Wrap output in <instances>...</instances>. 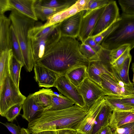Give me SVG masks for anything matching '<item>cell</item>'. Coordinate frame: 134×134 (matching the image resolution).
<instances>
[{"label":"cell","mask_w":134,"mask_h":134,"mask_svg":"<svg viewBox=\"0 0 134 134\" xmlns=\"http://www.w3.org/2000/svg\"><path fill=\"white\" fill-rule=\"evenodd\" d=\"M54 87L75 104L82 107H86L77 87L70 81L65 75H58Z\"/></svg>","instance_id":"cell-8"},{"label":"cell","mask_w":134,"mask_h":134,"mask_svg":"<svg viewBox=\"0 0 134 134\" xmlns=\"http://www.w3.org/2000/svg\"><path fill=\"white\" fill-rule=\"evenodd\" d=\"M10 35L11 49L13 55L18 60L24 65L21 48L12 25H11L10 28Z\"/></svg>","instance_id":"cell-30"},{"label":"cell","mask_w":134,"mask_h":134,"mask_svg":"<svg viewBox=\"0 0 134 134\" xmlns=\"http://www.w3.org/2000/svg\"><path fill=\"white\" fill-rule=\"evenodd\" d=\"M11 25L9 18L4 15H0V53L5 50L11 49Z\"/></svg>","instance_id":"cell-17"},{"label":"cell","mask_w":134,"mask_h":134,"mask_svg":"<svg viewBox=\"0 0 134 134\" xmlns=\"http://www.w3.org/2000/svg\"><path fill=\"white\" fill-rule=\"evenodd\" d=\"M134 122V111L113 110L108 126L113 131L124 124Z\"/></svg>","instance_id":"cell-16"},{"label":"cell","mask_w":134,"mask_h":134,"mask_svg":"<svg viewBox=\"0 0 134 134\" xmlns=\"http://www.w3.org/2000/svg\"><path fill=\"white\" fill-rule=\"evenodd\" d=\"M111 0H90L88 7L86 12H88L95 9L107 5Z\"/></svg>","instance_id":"cell-41"},{"label":"cell","mask_w":134,"mask_h":134,"mask_svg":"<svg viewBox=\"0 0 134 134\" xmlns=\"http://www.w3.org/2000/svg\"><path fill=\"white\" fill-rule=\"evenodd\" d=\"M118 3L123 14L134 15V0H119Z\"/></svg>","instance_id":"cell-34"},{"label":"cell","mask_w":134,"mask_h":134,"mask_svg":"<svg viewBox=\"0 0 134 134\" xmlns=\"http://www.w3.org/2000/svg\"><path fill=\"white\" fill-rule=\"evenodd\" d=\"M104 96L99 98L90 108L85 117L76 130L78 134H92L94 122L105 102Z\"/></svg>","instance_id":"cell-12"},{"label":"cell","mask_w":134,"mask_h":134,"mask_svg":"<svg viewBox=\"0 0 134 134\" xmlns=\"http://www.w3.org/2000/svg\"><path fill=\"white\" fill-rule=\"evenodd\" d=\"M131 49L130 47H129L124 53L112 64V66L115 70L117 71L120 69L124 61L130 54V52Z\"/></svg>","instance_id":"cell-40"},{"label":"cell","mask_w":134,"mask_h":134,"mask_svg":"<svg viewBox=\"0 0 134 134\" xmlns=\"http://www.w3.org/2000/svg\"><path fill=\"white\" fill-rule=\"evenodd\" d=\"M77 0H35V3L44 7L57 8L66 5L74 4Z\"/></svg>","instance_id":"cell-31"},{"label":"cell","mask_w":134,"mask_h":134,"mask_svg":"<svg viewBox=\"0 0 134 134\" xmlns=\"http://www.w3.org/2000/svg\"><path fill=\"white\" fill-rule=\"evenodd\" d=\"M54 93L51 89L42 88L33 94L37 103L45 111L52 106V96Z\"/></svg>","instance_id":"cell-22"},{"label":"cell","mask_w":134,"mask_h":134,"mask_svg":"<svg viewBox=\"0 0 134 134\" xmlns=\"http://www.w3.org/2000/svg\"><path fill=\"white\" fill-rule=\"evenodd\" d=\"M60 36L56 27L54 31L41 38L36 40L30 39L35 63L43 56L46 49L56 41Z\"/></svg>","instance_id":"cell-13"},{"label":"cell","mask_w":134,"mask_h":134,"mask_svg":"<svg viewBox=\"0 0 134 134\" xmlns=\"http://www.w3.org/2000/svg\"><path fill=\"white\" fill-rule=\"evenodd\" d=\"M26 98L20 92L9 73L0 90V115L3 116L13 106L18 104H23Z\"/></svg>","instance_id":"cell-6"},{"label":"cell","mask_w":134,"mask_h":134,"mask_svg":"<svg viewBox=\"0 0 134 134\" xmlns=\"http://www.w3.org/2000/svg\"><path fill=\"white\" fill-rule=\"evenodd\" d=\"M89 109L75 104L64 109L45 111L39 118L29 123L28 129L32 134L46 130H76Z\"/></svg>","instance_id":"cell-2"},{"label":"cell","mask_w":134,"mask_h":134,"mask_svg":"<svg viewBox=\"0 0 134 134\" xmlns=\"http://www.w3.org/2000/svg\"><path fill=\"white\" fill-rule=\"evenodd\" d=\"M86 10L80 11L60 22L57 27L61 36L78 37L81 20Z\"/></svg>","instance_id":"cell-11"},{"label":"cell","mask_w":134,"mask_h":134,"mask_svg":"<svg viewBox=\"0 0 134 134\" xmlns=\"http://www.w3.org/2000/svg\"><path fill=\"white\" fill-rule=\"evenodd\" d=\"M130 46L125 44L110 51V56L111 64L114 63Z\"/></svg>","instance_id":"cell-38"},{"label":"cell","mask_w":134,"mask_h":134,"mask_svg":"<svg viewBox=\"0 0 134 134\" xmlns=\"http://www.w3.org/2000/svg\"><path fill=\"white\" fill-rule=\"evenodd\" d=\"M106 5L86 12L82 17L78 37L84 43L93 31L99 17Z\"/></svg>","instance_id":"cell-10"},{"label":"cell","mask_w":134,"mask_h":134,"mask_svg":"<svg viewBox=\"0 0 134 134\" xmlns=\"http://www.w3.org/2000/svg\"><path fill=\"white\" fill-rule=\"evenodd\" d=\"M113 110L105 102L94 122L92 134H96L101 129L109 125L110 117Z\"/></svg>","instance_id":"cell-20"},{"label":"cell","mask_w":134,"mask_h":134,"mask_svg":"<svg viewBox=\"0 0 134 134\" xmlns=\"http://www.w3.org/2000/svg\"><path fill=\"white\" fill-rule=\"evenodd\" d=\"M76 87L85 106L89 108L99 98L105 96L101 88L88 76Z\"/></svg>","instance_id":"cell-9"},{"label":"cell","mask_w":134,"mask_h":134,"mask_svg":"<svg viewBox=\"0 0 134 134\" xmlns=\"http://www.w3.org/2000/svg\"><path fill=\"white\" fill-rule=\"evenodd\" d=\"M113 134H134V122L124 124L116 129Z\"/></svg>","instance_id":"cell-37"},{"label":"cell","mask_w":134,"mask_h":134,"mask_svg":"<svg viewBox=\"0 0 134 134\" xmlns=\"http://www.w3.org/2000/svg\"><path fill=\"white\" fill-rule=\"evenodd\" d=\"M52 106L48 110L55 111L64 109L69 108L74 104V103L61 94L54 93L52 96Z\"/></svg>","instance_id":"cell-27"},{"label":"cell","mask_w":134,"mask_h":134,"mask_svg":"<svg viewBox=\"0 0 134 134\" xmlns=\"http://www.w3.org/2000/svg\"><path fill=\"white\" fill-rule=\"evenodd\" d=\"M80 51L90 62H95L99 60V55L89 46L84 43L80 44Z\"/></svg>","instance_id":"cell-33"},{"label":"cell","mask_w":134,"mask_h":134,"mask_svg":"<svg viewBox=\"0 0 134 134\" xmlns=\"http://www.w3.org/2000/svg\"><path fill=\"white\" fill-rule=\"evenodd\" d=\"M84 43L89 46L97 54L102 48L100 45H98L96 43L93 37H89L85 40Z\"/></svg>","instance_id":"cell-42"},{"label":"cell","mask_w":134,"mask_h":134,"mask_svg":"<svg viewBox=\"0 0 134 134\" xmlns=\"http://www.w3.org/2000/svg\"><path fill=\"white\" fill-rule=\"evenodd\" d=\"M111 70V66L104 65L98 61L90 63L87 67V72L88 77L101 88L100 75Z\"/></svg>","instance_id":"cell-18"},{"label":"cell","mask_w":134,"mask_h":134,"mask_svg":"<svg viewBox=\"0 0 134 134\" xmlns=\"http://www.w3.org/2000/svg\"><path fill=\"white\" fill-rule=\"evenodd\" d=\"M13 9L9 0H0V15H4L5 12Z\"/></svg>","instance_id":"cell-43"},{"label":"cell","mask_w":134,"mask_h":134,"mask_svg":"<svg viewBox=\"0 0 134 134\" xmlns=\"http://www.w3.org/2000/svg\"><path fill=\"white\" fill-rule=\"evenodd\" d=\"M80 11V10L75 3L67 9L49 17L44 24L40 25V26L42 27L49 26L61 22Z\"/></svg>","instance_id":"cell-21"},{"label":"cell","mask_w":134,"mask_h":134,"mask_svg":"<svg viewBox=\"0 0 134 134\" xmlns=\"http://www.w3.org/2000/svg\"><path fill=\"white\" fill-rule=\"evenodd\" d=\"M121 100L125 104L134 106V94L119 97Z\"/></svg>","instance_id":"cell-45"},{"label":"cell","mask_w":134,"mask_h":134,"mask_svg":"<svg viewBox=\"0 0 134 134\" xmlns=\"http://www.w3.org/2000/svg\"><path fill=\"white\" fill-rule=\"evenodd\" d=\"M72 5L69 4L57 8H50L40 6L35 2V11L37 19L44 21L46 20L49 17L67 9Z\"/></svg>","instance_id":"cell-23"},{"label":"cell","mask_w":134,"mask_h":134,"mask_svg":"<svg viewBox=\"0 0 134 134\" xmlns=\"http://www.w3.org/2000/svg\"><path fill=\"white\" fill-rule=\"evenodd\" d=\"M96 134H113V132L109 126H107L101 129Z\"/></svg>","instance_id":"cell-48"},{"label":"cell","mask_w":134,"mask_h":134,"mask_svg":"<svg viewBox=\"0 0 134 134\" xmlns=\"http://www.w3.org/2000/svg\"><path fill=\"white\" fill-rule=\"evenodd\" d=\"M105 103L113 110L121 111H134V106L126 105L121 100L120 98L109 96H105Z\"/></svg>","instance_id":"cell-29"},{"label":"cell","mask_w":134,"mask_h":134,"mask_svg":"<svg viewBox=\"0 0 134 134\" xmlns=\"http://www.w3.org/2000/svg\"><path fill=\"white\" fill-rule=\"evenodd\" d=\"M117 26L105 36L100 45L103 48L111 51L125 44L134 47V15L122 13Z\"/></svg>","instance_id":"cell-4"},{"label":"cell","mask_w":134,"mask_h":134,"mask_svg":"<svg viewBox=\"0 0 134 134\" xmlns=\"http://www.w3.org/2000/svg\"><path fill=\"white\" fill-rule=\"evenodd\" d=\"M87 67L81 66L74 69L66 74L70 81L77 87L88 76Z\"/></svg>","instance_id":"cell-25"},{"label":"cell","mask_w":134,"mask_h":134,"mask_svg":"<svg viewBox=\"0 0 134 134\" xmlns=\"http://www.w3.org/2000/svg\"><path fill=\"white\" fill-rule=\"evenodd\" d=\"M34 71V79L40 87L49 88L54 87L58 74L36 64Z\"/></svg>","instance_id":"cell-15"},{"label":"cell","mask_w":134,"mask_h":134,"mask_svg":"<svg viewBox=\"0 0 134 134\" xmlns=\"http://www.w3.org/2000/svg\"><path fill=\"white\" fill-rule=\"evenodd\" d=\"M31 133L29 130L28 129H25L23 127L21 128L20 134H30Z\"/></svg>","instance_id":"cell-50"},{"label":"cell","mask_w":134,"mask_h":134,"mask_svg":"<svg viewBox=\"0 0 134 134\" xmlns=\"http://www.w3.org/2000/svg\"><path fill=\"white\" fill-rule=\"evenodd\" d=\"M14 9L36 21L37 19L34 9L35 0H9Z\"/></svg>","instance_id":"cell-19"},{"label":"cell","mask_w":134,"mask_h":134,"mask_svg":"<svg viewBox=\"0 0 134 134\" xmlns=\"http://www.w3.org/2000/svg\"><path fill=\"white\" fill-rule=\"evenodd\" d=\"M110 51L102 47L98 54L99 57L98 61L104 65L111 66L112 64L109 55Z\"/></svg>","instance_id":"cell-39"},{"label":"cell","mask_w":134,"mask_h":134,"mask_svg":"<svg viewBox=\"0 0 134 134\" xmlns=\"http://www.w3.org/2000/svg\"><path fill=\"white\" fill-rule=\"evenodd\" d=\"M119 15V8L116 1L111 0L106 5L90 37H94L103 32L117 20Z\"/></svg>","instance_id":"cell-7"},{"label":"cell","mask_w":134,"mask_h":134,"mask_svg":"<svg viewBox=\"0 0 134 134\" xmlns=\"http://www.w3.org/2000/svg\"><path fill=\"white\" fill-rule=\"evenodd\" d=\"M12 55V49L5 50L0 53V90L9 73V61Z\"/></svg>","instance_id":"cell-24"},{"label":"cell","mask_w":134,"mask_h":134,"mask_svg":"<svg viewBox=\"0 0 134 134\" xmlns=\"http://www.w3.org/2000/svg\"><path fill=\"white\" fill-rule=\"evenodd\" d=\"M57 134H78L75 130L65 129L57 131Z\"/></svg>","instance_id":"cell-47"},{"label":"cell","mask_w":134,"mask_h":134,"mask_svg":"<svg viewBox=\"0 0 134 134\" xmlns=\"http://www.w3.org/2000/svg\"><path fill=\"white\" fill-rule=\"evenodd\" d=\"M60 22L45 27H41L40 25H35L29 30L28 37L31 40H36L43 37L54 31Z\"/></svg>","instance_id":"cell-26"},{"label":"cell","mask_w":134,"mask_h":134,"mask_svg":"<svg viewBox=\"0 0 134 134\" xmlns=\"http://www.w3.org/2000/svg\"><path fill=\"white\" fill-rule=\"evenodd\" d=\"M19 41L24 66L30 72L35 64L32 53L30 39L28 36L29 30L35 26L36 21L14 9L9 17Z\"/></svg>","instance_id":"cell-3"},{"label":"cell","mask_w":134,"mask_h":134,"mask_svg":"<svg viewBox=\"0 0 134 134\" xmlns=\"http://www.w3.org/2000/svg\"><path fill=\"white\" fill-rule=\"evenodd\" d=\"M90 0H78L75 3L80 11L87 10L88 7Z\"/></svg>","instance_id":"cell-46"},{"label":"cell","mask_w":134,"mask_h":134,"mask_svg":"<svg viewBox=\"0 0 134 134\" xmlns=\"http://www.w3.org/2000/svg\"><path fill=\"white\" fill-rule=\"evenodd\" d=\"M0 123L5 126L12 134H20L21 128L19 125L7 122L3 123L0 122Z\"/></svg>","instance_id":"cell-44"},{"label":"cell","mask_w":134,"mask_h":134,"mask_svg":"<svg viewBox=\"0 0 134 134\" xmlns=\"http://www.w3.org/2000/svg\"><path fill=\"white\" fill-rule=\"evenodd\" d=\"M120 19V15L117 20L109 27L100 34L94 37V40L98 45H100L103 40L107 35L111 32L118 26Z\"/></svg>","instance_id":"cell-36"},{"label":"cell","mask_w":134,"mask_h":134,"mask_svg":"<svg viewBox=\"0 0 134 134\" xmlns=\"http://www.w3.org/2000/svg\"><path fill=\"white\" fill-rule=\"evenodd\" d=\"M112 70L101 74V88L105 96L120 97L134 94V83L125 84L120 79L112 67Z\"/></svg>","instance_id":"cell-5"},{"label":"cell","mask_w":134,"mask_h":134,"mask_svg":"<svg viewBox=\"0 0 134 134\" xmlns=\"http://www.w3.org/2000/svg\"><path fill=\"white\" fill-rule=\"evenodd\" d=\"M22 108V104H18L10 108L4 115L10 122L13 121L19 114L20 110Z\"/></svg>","instance_id":"cell-35"},{"label":"cell","mask_w":134,"mask_h":134,"mask_svg":"<svg viewBox=\"0 0 134 134\" xmlns=\"http://www.w3.org/2000/svg\"><path fill=\"white\" fill-rule=\"evenodd\" d=\"M24 65L12 55L9 63V71L10 76L17 87L19 88L20 73Z\"/></svg>","instance_id":"cell-28"},{"label":"cell","mask_w":134,"mask_h":134,"mask_svg":"<svg viewBox=\"0 0 134 134\" xmlns=\"http://www.w3.org/2000/svg\"><path fill=\"white\" fill-rule=\"evenodd\" d=\"M80 44L75 38L60 36L46 49L43 56L35 64L63 75L76 68L87 67L90 62L80 52Z\"/></svg>","instance_id":"cell-1"},{"label":"cell","mask_w":134,"mask_h":134,"mask_svg":"<svg viewBox=\"0 0 134 134\" xmlns=\"http://www.w3.org/2000/svg\"><path fill=\"white\" fill-rule=\"evenodd\" d=\"M34 134H57L56 130H46L41 131Z\"/></svg>","instance_id":"cell-49"},{"label":"cell","mask_w":134,"mask_h":134,"mask_svg":"<svg viewBox=\"0 0 134 134\" xmlns=\"http://www.w3.org/2000/svg\"><path fill=\"white\" fill-rule=\"evenodd\" d=\"M131 60L132 56L130 54L124 61L120 69L117 71L115 70L120 80L127 85L132 83L130 80L129 75V69Z\"/></svg>","instance_id":"cell-32"},{"label":"cell","mask_w":134,"mask_h":134,"mask_svg":"<svg viewBox=\"0 0 134 134\" xmlns=\"http://www.w3.org/2000/svg\"><path fill=\"white\" fill-rule=\"evenodd\" d=\"M23 114L22 117L29 122L39 118L44 111L37 103L33 93L26 97L22 104Z\"/></svg>","instance_id":"cell-14"}]
</instances>
